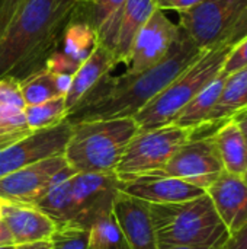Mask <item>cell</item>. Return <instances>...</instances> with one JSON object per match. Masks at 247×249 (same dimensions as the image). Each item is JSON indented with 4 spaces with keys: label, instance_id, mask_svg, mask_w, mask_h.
Returning <instances> with one entry per match:
<instances>
[{
    "label": "cell",
    "instance_id": "cell-1",
    "mask_svg": "<svg viewBox=\"0 0 247 249\" xmlns=\"http://www.w3.org/2000/svg\"><path fill=\"white\" fill-rule=\"evenodd\" d=\"M207 51L201 50L179 26V34L162 61L137 74L106 76L67 114L66 120L70 124H77L96 120L132 118Z\"/></svg>",
    "mask_w": 247,
    "mask_h": 249
},
{
    "label": "cell",
    "instance_id": "cell-2",
    "mask_svg": "<svg viewBox=\"0 0 247 249\" xmlns=\"http://www.w3.org/2000/svg\"><path fill=\"white\" fill-rule=\"evenodd\" d=\"M79 6L77 0H20L0 42V77L22 80L44 69Z\"/></svg>",
    "mask_w": 247,
    "mask_h": 249
},
{
    "label": "cell",
    "instance_id": "cell-3",
    "mask_svg": "<svg viewBox=\"0 0 247 249\" xmlns=\"http://www.w3.org/2000/svg\"><path fill=\"white\" fill-rule=\"evenodd\" d=\"M150 213L159 249L173 247L223 249L230 238L207 193L188 201L150 204Z\"/></svg>",
    "mask_w": 247,
    "mask_h": 249
},
{
    "label": "cell",
    "instance_id": "cell-4",
    "mask_svg": "<svg viewBox=\"0 0 247 249\" xmlns=\"http://www.w3.org/2000/svg\"><path fill=\"white\" fill-rule=\"evenodd\" d=\"M138 133L134 118L96 120L71 124L66 144L67 166L84 174H112L130 140Z\"/></svg>",
    "mask_w": 247,
    "mask_h": 249
},
{
    "label": "cell",
    "instance_id": "cell-5",
    "mask_svg": "<svg viewBox=\"0 0 247 249\" xmlns=\"http://www.w3.org/2000/svg\"><path fill=\"white\" fill-rule=\"evenodd\" d=\"M230 50L231 47L220 44L208 50L199 60L181 73L166 89L132 117L138 130H153L172 124L179 112L221 73Z\"/></svg>",
    "mask_w": 247,
    "mask_h": 249
},
{
    "label": "cell",
    "instance_id": "cell-6",
    "mask_svg": "<svg viewBox=\"0 0 247 249\" xmlns=\"http://www.w3.org/2000/svg\"><path fill=\"white\" fill-rule=\"evenodd\" d=\"M197 130L167 124L153 130H143L130 140L115 169L118 178L150 174L163 168L176 150L185 144Z\"/></svg>",
    "mask_w": 247,
    "mask_h": 249
},
{
    "label": "cell",
    "instance_id": "cell-7",
    "mask_svg": "<svg viewBox=\"0 0 247 249\" xmlns=\"http://www.w3.org/2000/svg\"><path fill=\"white\" fill-rule=\"evenodd\" d=\"M247 9V0H201L179 12V26L201 48L218 47Z\"/></svg>",
    "mask_w": 247,
    "mask_h": 249
},
{
    "label": "cell",
    "instance_id": "cell-8",
    "mask_svg": "<svg viewBox=\"0 0 247 249\" xmlns=\"http://www.w3.org/2000/svg\"><path fill=\"white\" fill-rule=\"evenodd\" d=\"M223 172L224 169L213 134L202 137H195L194 134L176 150L163 168L150 174L178 178L207 191Z\"/></svg>",
    "mask_w": 247,
    "mask_h": 249
},
{
    "label": "cell",
    "instance_id": "cell-9",
    "mask_svg": "<svg viewBox=\"0 0 247 249\" xmlns=\"http://www.w3.org/2000/svg\"><path fill=\"white\" fill-rule=\"evenodd\" d=\"M71 134V124L66 120L61 124L33 131L28 137L0 150V178L36 163L39 160L63 156Z\"/></svg>",
    "mask_w": 247,
    "mask_h": 249
},
{
    "label": "cell",
    "instance_id": "cell-10",
    "mask_svg": "<svg viewBox=\"0 0 247 249\" xmlns=\"http://www.w3.org/2000/svg\"><path fill=\"white\" fill-rule=\"evenodd\" d=\"M66 166L64 156H54L0 178V200L36 206Z\"/></svg>",
    "mask_w": 247,
    "mask_h": 249
},
{
    "label": "cell",
    "instance_id": "cell-11",
    "mask_svg": "<svg viewBox=\"0 0 247 249\" xmlns=\"http://www.w3.org/2000/svg\"><path fill=\"white\" fill-rule=\"evenodd\" d=\"M178 34L179 25H175L163 10L156 9L134 38L125 74L141 73L162 61Z\"/></svg>",
    "mask_w": 247,
    "mask_h": 249
},
{
    "label": "cell",
    "instance_id": "cell-12",
    "mask_svg": "<svg viewBox=\"0 0 247 249\" xmlns=\"http://www.w3.org/2000/svg\"><path fill=\"white\" fill-rule=\"evenodd\" d=\"M118 191L150 204L181 203L205 194L204 190L182 179L156 174L118 178Z\"/></svg>",
    "mask_w": 247,
    "mask_h": 249
},
{
    "label": "cell",
    "instance_id": "cell-13",
    "mask_svg": "<svg viewBox=\"0 0 247 249\" xmlns=\"http://www.w3.org/2000/svg\"><path fill=\"white\" fill-rule=\"evenodd\" d=\"M112 214L130 249H159L150 203L116 191L112 201Z\"/></svg>",
    "mask_w": 247,
    "mask_h": 249
},
{
    "label": "cell",
    "instance_id": "cell-14",
    "mask_svg": "<svg viewBox=\"0 0 247 249\" xmlns=\"http://www.w3.org/2000/svg\"><path fill=\"white\" fill-rule=\"evenodd\" d=\"M229 235L247 225V184L242 177L223 172L205 191Z\"/></svg>",
    "mask_w": 247,
    "mask_h": 249
},
{
    "label": "cell",
    "instance_id": "cell-15",
    "mask_svg": "<svg viewBox=\"0 0 247 249\" xmlns=\"http://www.w3.org/2000/svg\"><path fill=\"white\" fill-rule=\"evenodd\" d=\"M1 220L6 223L15 245L49 241L57 228L51 217L31 204L4 201Z\"/></svg>",
    "mask_w": 247,
    "mask_h": 249
},
{
    "label": "cell",
    "instance_id": "cell-16",
    "mask_svg": "<svg viewBox=\"0 0 247 249\" xmlns=\"http://www.w3.org/2000/svg\"><path fill=\"white\" fill-rule=\"evenodd\" d=\"M25 107L19 80L0 77V150L33 133L26 123Z\"/></svg>",
    "mask_w": 247,
    "mask_h": 249
},
{
    "label": "cell",
    "instance_id": "cell-17",
    "mask_svg": "<svg viewBox=\"0 0 247 249\" xmlns=\"http://www.w3.org/2000/svg\"><path fill=\"white\" fill-rule=\"evenodd\" d=\"M114 53L102 44H98L92 54L80 64L71 76L68 90L66 93V108L70 112L80 101H83L116 66Z\"/></svg>",
    "mask_w": 247,
    "mask_h": 249
},
{
    "label": "cell",
    "instance_id": "cell-18",
    "mask_svg": "<svg viewBox=\"0 0 247 249\" xmlns=\"http://www.w3.org/2000/svg\"><path fill=\"white\" fill-rule=\"evenodd\" d=\"M157 9L156 0H125L118 12L116 36L114 44V55L116 63H128L130 51L135 35Z\"/></svg>",
    "mask_w": 247,
    "mask_h": 249
},
{
    "label": "cell",
    "instance_id": "cell-19",
    "mask_svg": "<svg viewBox=\"0 0 247 249\" xmlns=\"http://www.w3.org/2000/svg\"><path fill=\"white\" fill-rule=\"evenodd\" d=\"M213 140L224 172L242 177L247 169V143L234 120H227L215 128Z\"/></svg>",
    "mask_w": 247,
    "mask_h": 249
},
{
    "label": "cell",
    "instance_id": "cell-20",
    "mask_svg": "<svg viewBox=\"0 0 247 249\" xmlns=\"http://www.w3.org/2000/svg\"><path fill=\"white\" fill-rule=\"evenodd\" d=\"M73 174H76V171L70 166L60 171L48 193L36 204V207L51 217L55 225H71L76 219V210L70 191V178Z\"/></svg>",
    "mask_w": 247,
    "mask_h": 249
},
{
    "label": "cell",
    "instance_id": "cell-21",
    "mask_svg": "<svg viewBox=\"0 0 247 249\" xmlns=\"http://www.w3.org/2000/svg\"><path fill=\"white\" fill-rule=\"evenodd\" d=\"M247 109V69L227 76L223 92L207 117L205 127L218 125Z\"/></svg>",
    "mask_w": 247,
    "mask_h": 249
},
{
    "label": "cell",
    "instance_id": "cell-22",
    "mask_svg": "<svg viewBox=\"0 0 247 249\" xmlns=\"http://www.w3.org/2000/svg\"><path fill=\"white\" fill-rule=\"evenodd\" d=\"M99 44L96 29L87 22L76 18L67 25L61 38V50H58L76 69L92 54Z\"/></svg>",
    "mask_w": 247,
    "mask_h": 249
},
{
    "label": "cell",
    "instance_id": "cell-23",
    "mask_svg": "<svg viewBox=\"0 0 247 249\" xmlns=\"http://www.w3.org/2000/svg\"><path fill=\"white\" fill-rule=\"evenodd\" d=\"M227 76L220 73L214 80H211L175 118L172 124L181 125V127H188L194 130H199L205 127L207 117L213 111L214 105L217 104L224 83H226Z\"/></svg>",
    "mask_w": 247,
    "mask_h": 249
},
{
    "label": "cell",
    "instance_id": "cell-24",
    "mask_svg": "<svg viewBox=\"0 0 247 249\" xmlns=\"http://www.w3.org/2000/svg\"><path fill=\"white\" fill-rule=\"evenodd\" d=\"M20 93L25 105H38L49 99L64 96L57 86V74L51 73L47 67L19 80Z\"/></svg>",
    "mask_w": 247,
    "mask_h": 249
},
{
    "label": "cell",
    "instance_id": "cell-25",
    "mask_svg": "<svg viewBox=\"0 0 247 249\" xmlns=\"http://www.w3.org/2000/svg\"><path fill=\"white\" fill-rule=\"evenodd\" d=\"M67 114L68 111L66 108V96H58L38 105L25 107V117L31 131L55 127L66 121Z\"/></svg>",
    "mask_w": 247,
    "mask_h": 249
},
{
    "label": "cell",
    "instance_id": "cell-26",
    "mask_svg": "<svg viewBox=\"0 0 247 249\" xmlns=\"http://www.w3.org/2000/svg\"><path fill=\"white\" fill-rule=\"evenodd\" d=\"M125 242L119 226L112 214V209L102 213L89 226V247L90 249H109Z\"/></svg>",
    "mask_w": 247,
    "mask_h": 249
},
{
    "label": "cell",
    "instance_id": "cell-27",
    "mask_svg": "<svg viewBox=\"0 0 247 249\" xmlns=\"http://www.w3.org/2000/svg\"><path fill=\"white\" fill-rule=\"evenodd\" d=\"M124 1L125 0H89L87 3H80L76 18L87 22L98 32V29L122 7Z\"/></svg>",
    "mask_w": 247,
    "mask_h": 249
},
{
    "label": "cell",
    "instance_id": "cell-28",
    "mask_svg": "<svg viewBox=\"0 0 247 249\" xmlns=\"http://www.w3.org/2000/svg\"><path fill=\"white\" fill-rule=\"evenodd\" d=\"M49 244V249H90L89 229L76 225H57Z\"/></svg>",
    "mask_w": 247,
    "mask_h": 249
},
{
    "label": "cell",
    "instance_id": "cell-29",
    "mask_svg": "<svg viewBox=\"0 0 247 249\" xmlns=\"http://www.w3.org/2000/svg\"><path fill=\"white\" fill-rule=\"evenodd\" d=\"M243 69H247V36L245 39H242L239 44H236L234 47H231L223 64L221 73L226 76H230Z\"/></svg>",
    "mask_w": 247,
    "mask_h": 249
},
{
    "label": "cell",
    "instance_id": "cell-30",
    "mask_svg": "<svg viewBox=\"0 0 247 249\" xmlns=\"http://www.w3.org/2000/svg\"><path fill=\"white\" fill-rule=\"evenodd\" d=\"M247 36V9L245 13L240 16V19L236 22V25L230 29V32L226 35L224 41L221 44H226L229 47H234L236 44H239L242 39H245Z\"/></svg>",
    "mask_w": 247,
    "mask_h": 249
},
{
    "label": "cell",
    "instance_id": "cell-31",
    "mask_svg": "<svg viewBox=\"0 0 247 249\" xmlns=\"http://www.w3.org/2000/svg\"><path fill=\"white\" fill-rule=\"evenodd\" d=\"M20 0H0V42Z\"/></svg>",
    "mask_w": 247,
    "mask_h": 249
},
{
    "label": "cell",
    "instance_id": "cell-32",
    "mask_svg": "<svg viewBox=\"0 0 247 249\" xmlns=\"http://www.w3.org/2000/svg\"><path fill=\"white\" fill-rule=\"evenodd\" d=\"M201 0H156V6L160 10H176V12H183L195 4H198Z\"/></svg>",
    "mask_w": 247,
    "mask_h": 249
},
{
    "label": "cell",
    "instance_id": "cell-33",
    "mask_svg": "<svg viewBox=\"0 0 247 249\" xmlns=\"http://www.w3.org/2000/svg\"><path fill=\"white\" fill-rule=\"evenodd\" d=\"M223 249H247V225L231 235Z\"/></svg>",
    "mask_w": 247,
    "mask_h": 249
},
{
    "label": "cell",
    "instance_id": "cell-34",
    "mask_svg": "<svg viewBox=\"0 0 247 249\" xmlns=\"http://www.w3.org/2000/svg\"><path fill=\"white\" fill-rule=\"evenodd\" d=\"M7 245H15V242L6 223L0 219V247H7Z\"/></svg>",
    "mask_w": 247,
    "mask_h": 249
},
{
    "label": "cell",
    "instance_id": "cell-35",
    "mask_svg": "<svg viewBox=\"0 0 247 249\" xmlns=\"http://www.w3.org/2000/svg\"><path fill=\"white\" fill-rule=\"evenodd\" d=\"M231 120L236 121V124H237L239 128L242 130L243 137H245V140H246L247 143V109L246 111H243V112H240V114H237V115H234Z\"/></svg>",
    "mask_w": 247,
    "mask_h": 249
},
{
    "label": "cell",
    "instance_id": "cell-36",
    "mask_svg": "<svg viewBox=\"0 0 247 249\" xmlns=\"http://www.w3.org/2000/svg\"><path fill=\"white\" fill-rule=\"evenodd\" d=\"M51 244L49 241H42V242H33V244H22V245H15L13 249H49Z\"/></svg>",
    "mask_w": 247,
    "mask_h": 249
},
{
    "label": "cell",
    "instance_id": "cell-37",
    "mask_svg": "<svg viewBox=\"0 0 247 249\" xmlns=\"http://www.w3.org/2000/svg\"><path fill=\"white\" fill-rule=\"evenodd\" d=\"M167 249H215V248H208V247H173V248Z\"/></svg>",
    "mask_w": 247,
    "mask_h": 249
},
{
    "label": "cell",
    "instance_id": "cell-38",
    "mask_svg": "<svg viewBox=\"0 0 247 249\" xmlns=\"http://www.w3.org/2000/svg\"><path fill=\"white\" fill-rule=\"evenodd\" d=\"M109 249H130V247L125 244V242H122V244H119V245H115V247H112V248Z\"/></svg>",
    "mask_w": 247,
    "mask_h": 249
},
{
    "label": "cell",
    "instance_id": "cell-39",
    "mask_svg": "<svg viewBox=\"0 0 247 249\" xmlns=\"http://www.w3.org/2000/svg\"><path fill=\"white\" fill-rule=\"evenodd\" d=\"M242 178H243V181H245V182H246V184H247V169H246V171H245V174L242 175Z\"/></svg>",
    "mask_w": 247,
    "mask_h": 249
},
{
    "label": "cell",
    "instance_id": "cell-40",
    "mask_svg": "<svg viewBox=\"0 0 247 249\" xmlns=\"http://www.w3.org/2000/svg\"><path fill=\"white\" fill-rule=\"evenodd\" d=\"M15 245H7V247H0V249H13Z\"/></svg>",
    "mask_w": 247,
    "mask_h": 249
},
{
    "label": "cell",
    "instance_id": "cell-41",
    "mask_svg": "<svg viewBox=\"0 0 247 249\" xmlns=\"http://www.w3.org/2000/svg\"><path fill=\"white\" fill-rule=\"evenodd\" d=\"M77 1H80V3H87L89 0H77Z\"/></svg>",
    "mask_w": 247,
    "mask_h": 249
}]
</instances>
